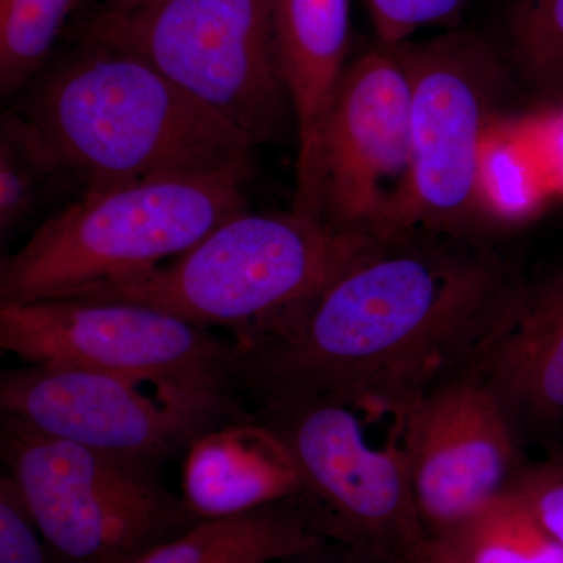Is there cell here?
Segmentation results:
<instances>
[{
    "mask_svg": "<svg viewBox=\"0 0 563 563\" xmlns=\"http://www.w3.org/2000/svg\"><path fill=\"white\" fill-rule=\"evenodd\" d=\"M298 493L290 453L257 417L207 433L187 453L184 498L202 521L250 512Z\"/></svg>",
    "mask_w": 563,
    "mask_h": 563,
    "instance_id": "obj_15",
    "label": "cell"
},
{
    "mask_svg": "<svg viewBox=\"0 0 563 563\" xmlns=\"http://www.w3.org/2000/svg\"><path fill=\"white\" fill-rule=\"evenodd\" d=\"M0 563H55L20 485L0 477Z\"/></svg>",
    "mask_w": 563,
    "mask_h": 563,
    "instance_id": "obj_22",
    "label": "cell"
},
{
    "mask_svg": "<svg viewBox=\"0 0 563 563\" xmlns=\"http://www.w3.org/2000/svg\"><path fill=\"white\" fill-rule=\"evenodd\" d=\"M379 242L295 210H246L172 262L65 298L141 303L224 329L246 354L287 336L314 299Z\"/></svg>",
    "mask_w": 563,
    "mask_h": 563,
    "instance_id": "obj_3",
    "label": "cell"
},
{
    "mask_svg": "<svg viewBox=\"0 0 563 563\" xmlns=\"http://www.w3.org/2000/svg\"><path fill=\"white\" fill-rule=\"evenodd\" d=\"M274 563H365L333 543H324L306 553L291 555Z\"/></svg>",
    "mask_w": 563,
    "mask_h": 563,
    "instance_id": "obj_26",
    "label": "cell"
},
{
    "mask_svg": "<svg viewBox=\"0 0 563 563\" xmlns=\"http://www.w3.org/2000/svg\"><path fill=\"white\" fill-rule=\"evenodd\" d=\"M328 543L296 496L206 520L133 563H274Z\"/></svg>",
    "mask_w": 563,
    "mask_h": 563,
    "instance_id": "obj_16",
    "label": "cell"
},
{
    "mask_svg": "<svg viewBox=\"0 0 563 563\" xmlns=\"http://www.w3.org/2000/svg\"><path fill=\"white\" fill-rule=\"evenodd\" d=\"M512 493L563 548V451L526 463Z\"/></svg>",
    "mask_w": 563,
    "mask_h": 563,
    "instance_id": "obj_25",
    "label": "cell"
},
{
    "mask_svg": "<svg viewBox=\"0 0 563 563\" xmlns=\"http://www.w3.org/2000/svg\"><path fill=\"white\" fill-rule=\"evenodd\" d=\"M77 179L29 118L7 110L0 121V235L31 220L55 187Z\"/></svg>",
    "mask_w": 563,
    "mask_h": 563,
    "instance_id": "obj_17",
    "label": "cell"
},
{
    "mask_svg": "<svg viewBox=\"0 0 563 563\" xmlns=\"http://www.w3.org/2000/svg\"><path fill=\"white\" fill-rule=\"evenodd\" d=\"M493 122L479 158L481 203L490 225H514L531 220L553 199L542 172L504 121Z\"/></svg>",
    "mask_w": 563,
    "mask_h": 563,
    "instance_id": "obj_19",
    "label": "cell"
},
{
    "mask_svg": "<svg viewBox=\"0 0 563 563\" xmlns=\"http://www.w3.org/2000/svg\"><path fill=\"white\" fill-rule=\"evenodd\" d=\"M276 35L298 132L292 210L314 217L322 131L350 62L351 0H277Z\"/></svg>",
    "mask_w": 563,
    "mask_h": 563,
    "instance_id": "obj_14",
    "label": "cell"
},
{
    "mask_svg": "<svg viewBox=\"0 0 563 563\" xmlns=\"http://www.w3.org/2000/svg\"><path fill=\"white\" fill-rule=\"evenodd\" d=\"M501 49L521 87L563 99V0H512Z\"/></svg>",
    "mask_w": 563,
    "mask_h": 563,
    "instance_id": "obj_20",
    "label": "cell"
},
{
    "mask_svg": "<svg viewBox=\"0 0 563 563\" xmlns=\"http://www.w3.org/2000/svg\"><path fill=\"white\" fill-rule=\"evenodd\" d=\"M162 2H165V0H101V10L124 13V11L147 9V7L157 5Z\"/></svg>",
    "mask_w": 563,
    "mask_h": 563,
    "instance_id": "obj_28",
    "label": "cell"
},
{
    "mask_svg": "<svg viewBox=\"0 0 563 563\" xmlns=\"http://www.w3.org/2000/svg\"><path fill=\"white\" fill-rule=\"evenodd\" d=\"M314 217L373 240L417 229L412 90L396 46L377 41L343 70L321 136Z\"/></svg>",
    "mask_w": 563,
    "mask_h": 563,
    "instance_id": "obj_9",
    "label": "cell"
},
{
    "mask_svg": "<svg viewBox=\"0 0 563 563\" xmlns=\"http://www.w3.org/2000/svg\"><path fill=\"white\" fill-rule=\"evenodd\" d=\"M402 439L429 540L450 536L510 495L529 462L501 404L470 374L415 402L404 413Z\"/></svg>",
    "mask_w": 563,
    "mask_h": 563,
    "instance_id": "obj_12",
    "label": "cell"
},
{
    "mask_svg": "<svg viewBox=\"0 0 563 563\" xmlns=\"http://www.w3.org/2000/svg\"><path fill=\"white\" fill-rule=\"evenodd\" d=\"M468 374L495 395L521 442L563 439V274L529 287Z\"/></svg>",
    "mask_w": 563,
    "mask_h": 563,
    "instance_id": "obj_13",
    "label": "cell"
},
{
    "mask_svg": "<svg viewBox=\"0 0 563 563\" xmlns=\"http://www.w3.org/2000/svg\"><path fill=\"white\" fill-rule=\"evenodd\" d=\"M0 455L55 563H133L202 523L157 470L2 417Z\"/></svg>",
    "mask_w": 563,
    "mask_h": 563,
    "instance_id": "obj_7",
    "label": "cell"
},
{
    "mask_svg": "<svg viewBox=\"0 0 563 563\" xmlns=\"http://www.w3.org/2000/svg\"><path fill=\"white\" fill-rule=\"evenodd\" d=\"M401 563H459L455 562L450 554L444 553L442 548L439 544H435L429 540L424 547L421 548L420 551H417L410 558H407L406 561Z\"/></svg>",
    "mask_w": 563,
    "mask_h": 563,
    "instance_id": "obj_27",
    "label": "cell"
},
{
    "mask_svg": "<svg viewBox=\"0 0 563 563\" xmlns=\"http://www.w3.org/2000/svg\"><path fill=\"white\" fill-rule=\"evenodd\" d=\"M396 47L412 90L417 229L485 242L481 147L518 84L509 60L499 44L474 33Z\"/></svg>",
    "mask_w": 563,
    "mask_h": 563,
    "instance_id": "obj_10",
    "label": "cell"
},
{
    "mask_svg": "<svg viewBox=\"0 0 563 563\" xmlns=\"http://www.w3.org/2000/svg\"><path fill=\"white\" fill-rule=\"evenodd\" d=\"M243 181L146 179L85 188L0 262V303L65 298L184 254L246 211Z\"/></svg>",
    "mask_w": 563,
    "mask_h": 563,
    "instance_id": "obj_4",
    "label": "cell"
},
{
    "mask_svg": "<svg viewBox=\"0 0 563 563\" xmlns=\"http://www.w3.org/2000/svg\"><path fill=\"white\" fill-rule=\"evenodd\" d=\"M16 107L84 188L146 179H232L255 144L135 55L84 41L41 70Z\"/></svg>",
    "mask_w": 563,
    "mask_h": 563,
    "instance_id": "obj_2",
    "label": "cell"
},
{
    "mask_svg": "<svg viewBox=\"0 0 563 563\" xmlns=\"http://www.w3.org/2000/svg\"><path fill=\"white\" fill-rule=\"evenodd\" d=\"M76 0H0V92L24 91L46 68Z\"/></svg>",
    "mask_w": 563,
    "mask_h": 563,
    "instance_id": "obj_21",
    "label": "cell"
},
{
    "mask_svg": "<svg viewBox=\"0 0 563 563\" xmlns=\"http://www.w3.org/2000/svg\"><path fill=\"white\" fill-rule=\"evenodd\" d=\"M379 415L388 413L328 395L257 418L290 453L296 498L322 539L365 563H401L429 539L415 504L402 422L377 443L369 428Z\"/></svg>",
    "mask_w": 563,
    "mask_h": 563,
    "instance_id": "obj_6",
    "label": "cell"
},
{
    "mask_svg": "<svg viewBox=\"0 0 563 563\" xmlns=\"http://www.w3.org/2000/svg\"><path fill=\"white\" fill-rule=\"evenodd\" d=\"M377 41L385 46L407 43L415 32L446 24L470 0H365Z\"/></svg>",
    "mask_w": 563,
    "mask_h": 563,
    "instance_id": "obj_23",
    "label": "cell"
},
{
    "mask_svg": "<svg viewBox=\"0 0 563 563\" xmlns=\"http://www.w3.org/2000/svg\"><path fill=\"white\" fill-rule=\"evenodd\" d=\"M506 124L539 166L553 196H563L562 103L520 118L506 117Z\"/></svg>",
    "mask_w": 563,
    "mask_h": 563,
    "instance_id": "obj_24",
    "label": "cell"
},
{
    "mask_svg": "<svg viewBox=\"0 0 563 563\" xmlns=\"http://www.w3.org/2000/svg\"><path fill=\"white\" fill-rule=\"evenodd\" d=\"M529 287L484 240L412 229L340 274L279 342L240 354L258 412L342 395L404 413L466 376Z\"/></svg>",
    "mask_w": 563,
    "mask_h": 563,
    "instance_id": "obj_1",
    "label": "cell"
},
{
    "mask_svg": "<svg viewBox=\"0 0 563 563\" xmlns=\"http://www.w3.org/2000/svg\"><path fill=\"white\" fill-rule=\"evenodd\" d=\"M0 410L44 435L152 470L207 433L255 418L235 396L52 365L3 369Z\"/></svg>",
    "mask_w": 563,
    "mask_h": 563,
    "instance_id": "obj_8",
    "label": "cell"
},
{
    "mask_svg": "<svg viewBox=\"0 0 563 563\" xmlns=\"http://www.w3.org/2000/svg\"><path fill=\"white\" fill-rule=\"evenodd\" d=\"M0 347L24 365L70 366L239 398L240 347L177 314L118 301L0 303Z\"/></svg>",
    "mask_w": 563,
    "mask_h": 563,
    "instance_id": "obj_11",
    "label": "cell"
},
{
    "mask_svg": "<svg viewBox=\"0 0 563 563\" xmlns=\"http://www.w3.org/2000/svg\"><path fill=\"white\" fill-rule=\"evenodd\" d=\"M277 0H165L99 10L81 41L135 55L257 146L279 139L291 111L276 35Z\"/></svg>",
    "mask_w": 563,
    "mask_h": 563,
    "instance_id": "obj_5",
    "label": "cell"
},
{
    "mask_svg": "<svg viewBox=\"0 0 563 563\" xmlns=\"http://www.w3.org/2000/svg\"><path fill=\"white\" fill-rule=\"evenodd\" d=\"M459 563H563V548L515 493L431 540Z\"/></svg>",
    "mask_w": 563,
    "mask_h": 563,
    "instance_id": "obj_18",
    "label": "cell"
}]
</instances>
